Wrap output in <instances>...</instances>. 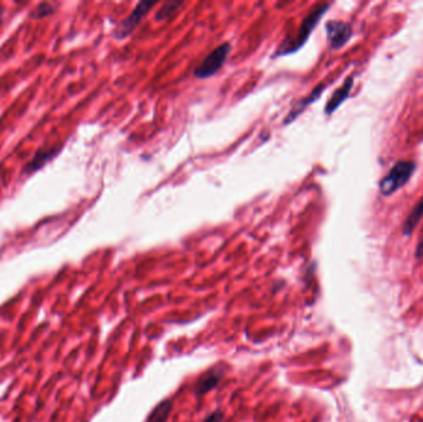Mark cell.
<instances>
[{
	"instance_id": "4fadbf2b",
	"label": "cell",
	"mask_w": 423,
	"mask_h": 422,
	"mask_svg": "<svg viewBox=\"0 0 423 422\" xmlns=\"http://www.w3.org/2000/svg\"><path fill=\"white\" fill-rule=\"evenodd\" d=\"M53 12V6L51 4H47V3H42L40 6L36 8L34 12H32V18L42 19L46 18L48 15H51Z\"/></svg>"
},
{
	"instance_id": "2e32d148",
	"label": "cell",
	"mask_w": 423,
	"mask_h": 422,
	"mask_svg": "<svg viewBox=\"0 0 423 422\" xmlns=\"http://www.w3.org/2000/svg\"><path fill=\"white\" fill-rule=\"evenodd\" d=\"M3 15H4V12H3V9H0V25L3 23Z\"/></svg>"
},
{
	"instance_id": "5bb4252c",
	"label": "cell",
	"mask_w": 423,
	"mask_h": 422,
	"mask_svg": "<svg viewBox=\"0 0 423 422\" xmlns=\"http://www.w3.org/2000/svg\"><path fill=\"white\" fill-rule=\"evenodd\" d=\"M224 414L222 410H216L211 412L208 416L205 417L203 422H222L223 421Z\"/></svg>"
},
{
	"instance_id": "7c38bea8",
	"label": "cell",
	"mask_w": 423,
	"mask_h": 422,
	"mask_svg": "<svg viewBox=\"0 0 423 422\" xmlns=\"http://www.w3.org/2000/svg\"><path fill=\"white\" fill-rule=\"evenodd\" d=\"M181 6H182V1H178V0L164 1L162 6L155 14V20L156 21H162V20L170 18L171 15L176 12L177 9Z\"/></svg>"
},
{
	"instance_id": "8fae6325",
	"label": "cell",
	"mask_w": 423,
	"mask_h": 422,
	"mask_svg": "<svg viewBox=\"0 0 423 422\" xmlns=\"http://www.w3.org/2000/svg\"><path fill=\"white\" fill-rule=\"evenodd\" d=\"M173 403L171 399H164L153 407L147 416V422H167L170 419Z\"/></svg>"
},
{
	"instance_id": "5b68a950",
	"label": "cell",
	"mask_w": 423,
	"mask_h": 422,
	"mask_svg": "<svg viewBox=\"0 0 423 422\" xmlns=\"http://www.w3.org/2000/svg\"><path fill=\"white\" fill-rule=\"evenodd\" d=\"M350 24L343 20H329L326 23V35L332 50H341L350 42L352 37Z\"/></svg>"
},
{
	"instance_id": "6da1fadb",
	"label": "cell",
	"mask_w": 423,
	"mask_h": 422,
	"mask_svg": "<svg viewBox=\"0 0 423 422\" xmlns=\"http://www.w3.org/2000/svg\"><path fill=\"white\" fill-rule=\"evenodd\" d=\"M330 6H332L330 3H324V4H319L316 9H313L303 19L299 33L292 37V40L286 39L285 42H282L281 45L277 48L276 53H274V57L292 55V53H297L299 50L305 46L307 42H308V39H310V36L313 33V30L317 28L318 24L322 20L324 15L327 14Z\"/></svg>"
},
{
	"instance_id": "ba28073f",
	"label": "cell",
	"mask_w": 423,
	"mask_h": 422,
	"mask_svg": "<svg viewBox=\"0 0 423 422\" xmlns=\"http://www.w3.org/2000/svg\"><path fill=\"white\" fill-rule=\"evenodd\" d=\"M327 87V83H319L316 89L312 91L311 93L308 94L306 98L303 100H301L296 106L290 111L286 118H285V120H283V124L285 125H288V124L292 123L294 120H296L299 116H300L302 111H305L307 107L311 106L313 104L316 100L322 95V93L324 92V89Z\"/></svg>"
},
{
	"instance_id": "8992f818",
	"label": "cell",
	"mask_w": 423,
	"mask_h": 422,
	"mask_svg": "<svg viewBox=\"0 0 423 422\" xmlns=\"http://www.w3.org/2000/svg\"><path fill=\"white\" fill-rule=\"evenodd\" d=\"M224 376H225V370L223 369V367L216 365L198 376V379L194 381L192 392L197 396H203L212 390L217 389Z\"/></svg>"
},
{
	"instance_id": "9a60e30c",
	"label": "cell",
	"mask_w": 423,
	"mask_h": 422,
	"mask_svg": "<svg viewBox=\"0 0 423 422\" xmlns=\"http://www.w3.org/2000/svg\"><path fill=\"white\" fill-rule=\"evenodd\" d=\"M415 258L417 260H421L423 258V229L422 233L420 235V239H418L416 250H415Z\"/></svg>"
},
{
	"instance_id": "52a82bcc",
	"label": "cell",
	"mask_w": 423,
	"mask_h": 422,
	"mask_svg": "<svg viewBox=\"0 0 423 422\" xmlns=\"http://www.w3.org/2000/svg\"><path fill=\"white\" fill-rule=\"evenodd\" d=\"M352 87H354V77L349 76L343 82L341 87L335 89L333 94L330 95L327 104L324 107V114L332 116L349 98V95L352 93Z\"/></svg>"
},
{
	"instance_id": "7a4b0ae2",
	"label": "cell",
	"mask_w": 423,
	"mask_h": 422,
	"mask_svg": "<svg viewBox=\"0 0 423 422\" xmlns=\"http://www.w3.org/2000/svg\"><path fill=\"white\" fill-rule=\"evenodd\" d=\"M417 164L413 160L396 161L388 174L379 182V192L382 197H390L405 187L416 172Z\"/></svg>"
},
{
	"instance_id": "277c9868",
	"label": "cell",
	"mask_w": 423,
	"mask_h": 422,
	"mask_svg": "<svg viewBox=\"0 0 423 422\" xmlns=\"http://www.w3.org/2000/svg\"><path fill=\"white\" fill-rule=\"evenodd\" d=\"M156 4L158 1H139L134 10L130 12L129 17L118 24L117 28L114 30V37L117 40H124L129 37L134 33V30L140 25L142 19L147 17Z\"/></svg>"
},
{
	"instance_id": "9c48e42d",
	"label": "cell",
	"mask_w": 423,
	"mask_h": 422,
	"mask_svg": "<svg viewBox=\"0 0 423 422\" xmlns=\"http://www.w3.org/2000/svg\"><path fill=\"white\" fill-rule=\"evenodd\" d=\"M59 150H61V147H48V149H41V150H39V152L34 155V158H31L29 163L24 166V174L31 175V174H34L35 171L40 170L41 167H44L47 163H50V161L59 153Z\"/></svg>"
},
{
	"instance_id": "3957f363",
	"label": "cell",
	"mask_w": 423,
	"mask_h": 422,
	"mask_svg": "<svg viewBox=\"0 0 423 422\" xmlns=\"http://www.w3.org/2000/svg\"><path fill=\"white\" fill-rule=\"evenodd\" d=\"M230 51H232V45L229 42H223L222 45L216 47L206 59L200 62V66L196 67L194 76L198 80H207L217 75L228 59Z\"/></svg>"
},
{
	"instance_id": "30bf717a",
	"label": "cell",
	"mask_w": 423,
	"mask_h": 422,
	"mask_svg": "<svg viewBox=\"0 0 423 422\" xmlns=\"http://www.w3.org/2000/svg\"><path fill=\"white\" fill-rule=\"evenodd\" d=\"M423 218V196L418 200L417 203L413 205L411 212L406 217L405 222L402 224V235L404 237H411L415 229L417 228L418 224L421 223Z\"/></svg>"
}]
</instances>
